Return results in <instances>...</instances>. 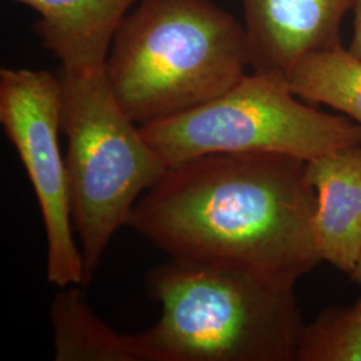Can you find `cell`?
<instances>
[{"label":"cell","instance_id":"obj_3","mask_svg":"<svg viewBox=\"0 0 361 361\" xmlns=\"http://www.w3.org/2000/svg\"><path fill=\"white\" fill-rule=\"evenodd\" d=\"M247 66L245 27L213 0H141L116 30L106 77L142 126L219 98Z\"/></svg>","mask_w":361,"mask_h":361},{"label":"cell","instance_id":"obj_4","mask_svg":"<svg viewBox=\"0 0 361 361\" xmlns=\"http://www.w3.org/2000/svg\"><path fill=\"white\" fill-rule=\"evenodd\" d=\"M59 79L73 219L89 283L111 238L168 168L118 104L106 68H62Z\"/></svg>","mask_w":361,"mask_h":361},{"label":"cell","instance_id":"obj_1","mask_svg":"<svg viewBox=\"0 0 361 361\" xmlns=\"http://www.w3.org/2000/svg\"><path fill=\"white\" fill-rule=\"evenodd\" d=\"M307 161L222 153L170 166L128 226L170 257L229 265L295 286L323 259Z\"/></svg>","mask_w":361,"mask_h":361},{"label":"cell","instance_id":"obj_14","mask_svg":"<svg viewBox=\"0 0 361 361\" xmlns=\"http://www.w3.org/2000/svg\"><path fill=\"white\" fill-rule=\"evenodd\" d=\"M350 277H352V280H355L357 284L361 285V255L360 257H359V261H357V264H356L355 271L350 273Z\"/></svg>","mask_w":361,"mask_h":361},{"label":"cell","instance_id":"obj_12","mask_svg":"<svg viewBox=\"0 0 361 361\" xmlns=\"http://www.w3.org/2000/svg\"><path fill=\"white\" fill-rule=\"evenodd\" d=\"M296 361H361V297L326 307L301 331Z\"/></svg>","mask_w":361,"mask_h":361},{"label":"cell","instance_id":"obj_7","mask_svg":"<svg viewBox=\"0 0 361 361\" xmlns=\"http://www.w3.org/2000/svg\"><path fill=\"white\" fill-rule=\"evenodd\" d=\"M356 0H241L247 63L253 73L288 79L313 52L341 46L344 16Z\"/></svg>","mask_w":361,"mask_h":361},{"label":"cell","instance_id":"obj_13","mask_svg":"<svg viewBox=\"0 0 361 361\" xmlns=\"http://www.w3.org/2000/svg\"><path fill=\"white\" fill-rule=\"evenodd\" d=\"M352 11L355 13L353 37L348 46V51L356 58L361 59V0H356Z\"/></svg>","mask_w":361,"mask_h":361},{"label":"cell","instance_id":"obj_8","mask_svg":"<svg viewBox=\"0 0 361 361\" xmlns=\"http://www.w3.org/2000/svg\"><path fill=\"white\" fill-rule=\"evenodd\" d=\"M305 174L316 193L322 259L350 276L361 255V143L312 158Z\"/></svg>","mask_w":361,"mask_h":361},{"label":"cell","instance_id":"obj_9","mask_svg":"<svg viewBox=\"0 0 361 361\" xmlns=\"http://www.w3.org/2000/svg\"><path fill=\"white\" fill-rule=\"evenodd\" d=\"M39 13L35 31L71 73L106 68L116 30L138 0H11Z\"/></svg>","mask_w":361,"mask_h":361},{"label":"cell","instance_id":"obj_11","mask_svg":"<svg viewBox=\"0 0 361 361\" xmlns=\"http://www.w3.org/2000/svg\"><path fill=\"white\" fill-rule=\"evenodd\" d=\"M288 80L300 99L325 104L361 126V59L343 44L304 56Z\"/></svg>","mask_w":361,"mask_h":361},{"label":"cell","instance_id":"obj_6","mask_svg":"<svg viewBox=\"0 0 361 361\" xmlns=\"http://www.w3.org/2000/svg\"><path fill=\"white\" fill-rule=\"evenodd\" d=\"M0 123L38 201L47 241V280L58 288L86 284L85 259L73 233L67 165L59 145V75L46 70L1 68Z\"/></svg>","mask_w":361,"mask_h":361},{"label":"cell","instance_id":"obj_5","mask_svg":"<svg viewBox=\"0 0 361 361\" xmlns=\"http://www.w3.org/2000/svg\"><path fill=\"white\" fill-rule=\"evenodd\" d=\"M140 128L166 168L222 153H279L310 161L361 143V126L348 116L305 104L288 79L258 73L210 102Z\"/></svg>","mask_w":361,"mask_h":361},{"label":"cell","instance_id":"obj_10","mask_svg":"<svg viewBox=\"0 0 361 361\" xmlns=\"http://www.w3.org/2000/svg\"><path fill=\"white\" fill-rule=\"evenodd\" d=\"M79 285L61 288L51 304L56 361H149L140 335H122L98 317Z\"/></svg>","mask_w":361,"mask_h":361},{"label":"cell","instance_id":"obj_2","mask_svg":"<svg viewBox=\"0 0 361 361\" xmlns=\"http://www.w3.org/2000/svg\"><path fill=\"white\" fill-rule=\"evenodd\" d=\"M161 305L138 334L149 361H296L295 286L241 268L170 257L147 274Z\"/></svg>","mask_w":361,"mask_h":361}]
</instances>
